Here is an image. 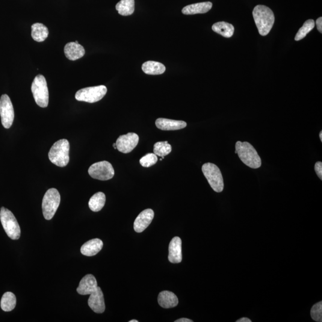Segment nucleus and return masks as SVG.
I'll use <instances>...</instances> for the list:
<instances>
[{
	"instance_id": "nucleus-8",
	"label": "nucleus",
	"mask_w": 322,
	"mask_h": 322,
	"mask_svg": "<svg viewBox=\"0 0 322 322\" xmlns=\"http://www.w3.org/2000/svg\"><path fill=\"white\" fill-rule=\"evenodd\" d=\"M107 93L105 85L82 88L76 92L75 99L78 101L90 103H95L102 99Z\"/></svg>"
},
{
	"instance_id": "nucleus-30",
	"label": "nucleus",
	"mask_w": 322,
	"mask_h": 322,
	"mask_svg": "<svg viewBox=\"0 0 322 322\" xmlns=\"http://www.w3.org/2000/svg\"><path fill=\"white\" fill-rule=\"evenodd\" d=\"M312 318L316 322H322V302L315 304L311 310Z\"/></svg>"
},
{
	"instance_id": "nucleus-13",
	"label": "nucleus",
	"mask_w": 322,
	"mask_h": 322,
	"mask_svg": "<svg viewBox=\"0 0 322 322\" xmlns=\"http://www.w3.org/2000/svg\"><path fill=\"white\" fill-rule=\"evenodd\" d=\"M88 306L94 312L103 313L105 310L104 296L101 288L97 287L96 291L90 294L88 301Z\"/></svg>"
},
{
	"instance_id": "nucleus-31",
	"label": "nucleus",
	"mask_w": 322,
	"mask_h": 322,
	"mask_svg": "<svg viewBox=\"0 0 322 322\" xmlns=\"http://www.w3.org/2000/svg\"><path fill=\"white\" fill-rule=\"evenodd\" d=\"M315 170L316 174L321 180H322V162L319 161L316 162L315 165Z\"/></svg>"
},
{
	"instance_id": "nucleus-5",
	"label": "nucleus",
	"mask_w": 322,
	"mask_h": 322,
	"mask_svg": "<svg viewBox=\"0 0 322 322\" xmlns=\"http://www.w3.org/2000/svg\"><path fill=\"white\" fill-rule=\"evenodd\" d=\"M61 203L60 193L55 188L49 189L44 194L42 209L44 217L46 220H50L54 217Z\"/></svg>"
},
{
	"instance_id": "nucleus-9",
	"label": "nucleus",
	"mask_w": 322,
	"mask_h": 322,
	"mask_svg": "<svg viewBox=\"0 0 322 322\" xmlns=\"http://www.w3.org/2000/svg\"><path fill=\"white\" fill-rule=\"evenodd\" d=\"M88 171L92 178L102 181L113 178L115 174L112 164L106 161L94 163L90 166Z\"/></svg>"
},
{
	"instance_id": "nucleus-10",
	"label": "nucleus",
	"mask_w": 322,
	"mask_h": 322,
	"mask_svg": "<svg viewBox=\"0 0 322 322\" xmlns=\"http://www.w3.org/2000/svg\"><path fill=\"white\" fill-rule=\"evenodd\" d=\"M0 116L2 125L5 129H10L13 123L14 113L12 103L7 94H3L0 98Z\"/></svg>"
},
{
	"instance_id": "nucleus-7",
	"label": "nucleus",
	"mask_w": 322,
	"mask_h": 322,
	"mask_svg": "<svg viewBox=\"0 0 322 322\" xmlns=\"http://www.w3.org/2000/svg\"><path fill=\"white\" fill-rule=\"evenodd\" d=\"M202 171L209 185L215 192L220 193L223 191L224 182L222 174L216 165L209 162L203 164Z\"/></svg>"
},
{
	"instance_id": "nucleus-25",
	"label": "nucleus",
	"mask_w": 322,
	"mask_h": 322,
	"mask_svg": "<svg viewBox=\"0 0 322 322\" xmlns=\"http://www.w3.org/2000/svg\"><path fill=\"white\" fill-rule=\"evenodd\" d=\"M135 8L134 0H121L116 5V9L121 15H131Z\"/></svg>"
},
{
	"instance_id": "nucleus-14",
	"label": "nucleus",
	"mask_w": 322,
	"mask_h": 322,
	"mask_svg": "<svg viewBox=\"0 0 322 322\" xmlns=\"http://www.w3.org/2000/svg\"><path fill=\"white\" fill-rule=\"evenodd\" d=\"M97 287L95 277L92 274H87L81 279L76 291L82 295H90L96 291Z\"/></svg>"
},
{
	"instance_id": "nucleus-20",
	"label": "nucleus",
	"mask_w": 322,
	"mask_h": 322,
	"mask_svg": "<svg viewBox=\"0 0 322 322\" xmlns=\"http://www.w3.org/2000/svg\"><path fill=\"white\" fill-rule=\"evenodd\" d=\"M212 7V4L211 2H199L185 7L182 9V13L186 15L206 13L211 9Z\"/></svg>"
},
{
	"instance_id": "nucleus-12",
	"label": "nucleus",
	"mask_w": 322,
	"mask_h": 322,
	"mask_svg": "<svg viewBox=\"0 0 322 322\" xmlns=\"http://www.w3.org/2000/svg\"><path fill=\"white\" fill-rule=\"evenodd\" d=\"M154 211L151 209L143 211L135 218L134 229L137 233H141L148 227L154 218Z\"/></svg>"
},
{
	"instance_id": "nucleus-6",
	"label": "nucleus",
	"mask_w": 322,
	"mask_h": 322,
	"mask_svg": "<svg viewBox=\"0 0 322 322\" xmlns=\"http://www.w3.org/2000/svg\"><path fill=\"white\" fill-rule=\"evenodd\" d=\"M31 91L37 104L41 108H46L49 105V94L45 77L38 75L35 78Z\"/></svg>"
},
{
	"instance_id": "nucleus-16",
	"label": "nucleus",
	"mask_w": 322,
	"mask_h": 322,
	"mask_svg": "<svg viewBox=\"0 0 322 322\" xmlns=\"http://www.w3.org/2000/svg\"><path fill=\"white\" fill-rule=\"evenodd\" d=\"M182 240L179 237H174L169 245L168 259L172 263H180L182 261Z\"/></svg>"
},
{
	"instance_id": "nucleus-37",
	"label": "nucleus",
	"mask_w": 322,
	"mask_h": 322,
	"mask_svg": "<svg viewBox=\"0 0 322 322\" xmlns=\"http://www.w3.org/2000/svg\"><path fill=\"white\" fill-rule=\"evenodd\" d=\"M138 321L137 320H131L130 321H129V322H138Z\"/></svg>"
},
{
	"instance_id": "nucleus-1",
	"label": "nucleus",
	"mask_w": 322,
	"mask_h": 322,
	"mask_svg": "<svg viewBox=\"0 0 322 322\" xmlns=\"http://www.w3.org/2000/svg\"><path fill=\"white\" fill-rule=\"evenodd\" d=\"M253 15L259 34L262 36L268 34L275 20L272 10L265 5H258L254 8Z\"/></svg>"
},
{
	"instance_id": "nucleus-32",
	"label": "nucleus",
	"mask_w": 322,
	"mask_h": 322,
	"mask_svg": "<svg viewBox=\"0 0 322 322\" xmlns=\"http://www.w3.org/2000/svg\"><path fill=\"white\" fill-rule=\"evenodd\" d=\"M316 26H317V28L318 29V31L319 32H320L321 33H322V17H319V18H318L317 19V20H316Z\"/></svg>"
},
{
	"instance_id": "nucleus-2",
	"label": "nucleus",
	"mask_w": 322,
	"mask_h": 322,
	"mask_svg": "<svg viewBox=\"0 0 322 322\" xmlns=\"http://www.w3.org/2000/svg\"><path fill=\"white\" fill-rule=\"evenodd\" d=\"M235 149V153H237L242 162L247 166L253 169H257L261 166L260 157L250 143L238 141L236 143Z\"/></svg>"
},
{
	"instance_id": "nucleus-22",
	"label": "nucleus",
	"mask_w": 322,
	"mask_h": 322,
	"mask_svg": "<svg viewBox=\"0 0 322 322\" xmlns=\"http://www.w3.org/2000/svg\"><path fill=\"white\" fill-rule=\"evenodd\" d=\"M31 35L34 40L37 42H43L48 37L49 29L45 25L40 23H35L31 26Z\"/></svg>"
},
{
	"instance_id": "nucleus-33",
	"label": "nucleus",
	"mask_w": 322,
	"mask_h": 322,
	"mask_svg": "<svg viewBox=\"0 0 322 322\" xmlns=\"http://www.w3.org/2000/svg\"><path fill=\"white\" fill-rule=\"evenodd\" d=\"M193 321L191 320V319H186V318H182L179 319L178 320L175 321V322H193Z\"/></svg>"
},
{
	"instance_id": "nucleus-27",
	"label": "nucleus",
	"mask_w": 322,
	"mask_h": 322,
	"mask_svg": "<svg viewBox=\"0 0 322 322\" xmlns=\"http://www.w3.org/2000/svg\"><path fill=\"white\" fill-rule=\"evenodd\" d=\"M172 150V147L168 141H159L156 143L153 146V152L156 156L165 157L170 154Z\"/></svg>"
},
{
	"instance_id": "nucleus-23",
	"label": "nucleus",
	"mask_w": 322,
	"mask_h": 322,
	"mask_svg": "<svg viewBox=\"0 0 322 322\" xmlns=\"http://www.w3.org/2000/svg\"><path fill=\"white\" fill-rule=\"evenodd\" d=\"M212 29L216 33L225 38H230L234 34L235 28L232 24L226 22H219L214 23Z\"/></svg>"
},
{
	"instance_id": "nucleus-34",
	"label": "nucleus",
	"mask_w": 322,
	"mask_h": 322,
	"mask_svg": "<svg viewBox=\"0 0 322 322\" xmlns=\"http://www.w3.org/2000/svg\"><path fill=\"white\" fill-rule=\"evenodd\" d=\"M250 319L247 318H242L240 319H239L236 322H251Z\"/></svg>"
},
{
	"instance_id": "nucleus-26",
	"label": "nucleus",
	"mask_w": 322,
	"mask_h": 322,
	"mask_svg": "<svg viewBox=\"0 0 322 322\" xmlns=\"http://www.w3.org/2000/svg\"><path fill=\"white\" fill-rule=\"evenodd\" d=\"M16 298L12 292H7L2 295L1 300V308L4 312H11L15 308Z\"/></svg>"
},
{
	"instance_id": "nucleus-38",
	"label": "nucleus",
	"mask_w": 322,
	"mask_h": 322,
	"mask_svg": "<svg viewBox=\"0 0 322 322\" xmlns=\"http://www.w3.org/2000/svg\"><path fill=\"white\" fill-rule=\"evenodd\" d=\"M75 43H78V42L77 41H75Z\"/></svg>"
},
{
	"instance_id": "nucleus-18",
	"label": "nucleus",
	"mask_w": 322,
	"mask_h": 322,
	"mask_svg": "<svg viewBox=\"0 0 322 322\" xmlns=\"http://www.w3.org/2000/svg\"><path fill=\"white\" fill-rule=\"evenodd\" d=\"M103 243L99 239H93L85 242L81 248L82 255L91 257L96 255L102 250Z\"/></svg>"
},
{
	"instance_id": "nucleus-21",
	"label": "nucleus",
	"mask_w": 322,
	"mask_h": 322,
	"mask_svg": "<svg viewBox=\"0 0 322 322\" xmlns=\"http://www.w3.org/2000/svg\"><path fill=\"white\" fill-rule=\"evenodd\" d=\"M143 71L147 75H161L165 71V66L160 62L147 61L142 64Z\"/></svg>"
},
{
	"instance_id": "nucleus-28",
	"label": "nucleus",
	"mask_w": 322,
	"mask_h": 322,
	"mask_svg": "<svg viewBox=\"0 0 322 322\" xmlns=\"http://www.w3.org/2000/svg\"><path fill=\"white\" fill-rule=\"evenodd\" d=\"M315 22L313 19L307 20L304 22L303 26L295 35V40L300 41L306 37V35L315 28Z\"/></svg>"
},
{
	"instance_id": "nucleus-29",
	"label": "nucleus",
	"mask_w": 322,
	"mask_h": 322,
	"mask_svg": "<svg viewBox=\"0 0 322 322\" xmlns=\"http://www.w3.org/2000/svg\"><path fill=\"white\" fill-rule=\"evenodd\" d=\"M158 157L155 153H148L144 156L140 160V164L143 167H150L156 164Z\"/></svg>"
},
{
	"instance_id": "nucleus-15",
	"label": "nucleus",
	"mask_w": 322,
	"mask_h": 322,
	"mask_svg": "<svg viewBox=\"0 0 322 322\" xmlns=\"http://www.w3.org/2000/svg\"><path fill=\"white\" fill-rule=\"evenodd\" d=\"M155 124L158 129L164 131L179 130L185 129L187 126V123L185 121L168 120L162 118L156 120Z\"/></svg>"
},
{
	"instance_id": "nucleus-11",
	"label": "nucleus",
	"mask_w": 322,
	"mask_h": 322,
	"mask_svg": "<svg viewBox=\"0 0 322 322\" xmlns=\"http://www.w3.org/2000/svg\"><path fill=\"white\" fill-rule=\"evenodd\" d=\"M139 137L134 132H129L126 135H120L116 141L117 149L118 151L123 153H128L132 151L137 146Z\"/></svg>"
},
{
	"instance_id": "nucleus-19",
	"label": "nucleus",
	"mask_w": 322,
	"mask_h": 322,
	"mask_svg": "<svg viewBox=\"0 0 322 322\" xmlns=\"http://www.w3.org/2000/svg\"><path fill=\"white\" fill-rule=\"evenodd\" d=\"M158 303L164 309L173 308L178 305V298L173 292L164 291L160 292L158 298Z\"/></svg>"
},
{
	"instance_id": "nucleus-36",
	"label": "nucleus",
	"mask_w": 322,
	"mask_h": 322,
	"mask_svg": "<svg viewBox=\"0 0 322 322\" xmlns=\"http://www.w3.org/2000/svg\"><path fill=\"white\" fill-rule=\"evenodd\" d=\"M113 146H114L115 149H117L116 143H114V144H113Z\"/></svg>"
},
{
	"instance_id": "nucleus-4",
	"label": "nucleus",
	"mask_w": 322,
	"mask_h": 322,
	"mask_svg": "<svg viewBox=\"0 0 322 322\" xmlns=\"http://www.w3.org/2000/svg\"><path fill=\"white\" fill-rule=\"evenodd\" d=\"M0 220L5 233L13 240L19 239L21 234L20 227L14 215L9 209L2 207L0 211Z\"/></svg>"
},
{
	"instance_id": "nucleus-17",
	"label": "nucleus",
	"mask_w": 322,
	"mask_h": 322,
	"mask_svg": "<svg viewBox=\"0 0 322 322\" xmlns=\"http://www.w3.org/2000/svg\"><path fill=\"white\" fill-rule=\"evenodd\" d=\"M64 55L70 61H76L85 55V49L80 44L70 42L66 44L64 48Z\"/></svg>"
},
{
	"instance_id": "nucleus-24",
	"label": "nucleus",
	"mask_w": 322,
	"mask_h": 322,
	"mask_svg": "<svg viewBox=\"0 0 322 322\" xmlns=\"http://www.w3.org/2000/svg\"><path fill=\"white\" fill-rule=\"evenodd\" d=\"M106 202V196L103 192H97L91 197L88 206L91 211L99 212L104 207Z\"/></svg>"
},
{
	"instance_id": "nucleus-3",
	"label": "nucleus",
	"mask_w": 322,
	"mask_h": 322,
	"mask_svg": "<svg viewBox=\"0 0 322 322\" xmlns=\"http://www.w3.org/2000/svg\"><path fill=\"white\" fill-rule=\"evenodd\" d=\"M69 143L66 139L56 141L50 150V161L58 167H66L69 161Z\"/></svg>"
},
{
	"instance_id": "nucleus-35",
	"label": "nucleus",
	"mask_w": 322,
	"mask_h": 322,
	"mask_svg": "<svg viewBox=\"0 0 322 322\" xmlns=\"http://www.w3.org/2000/svg\"><path fill=\"white\" fill-rule=\"evenodd\" d=\"M319 137H320L321 140L322 141V131H321L320 134H319Z\"/></svg>"
}]
</instances>
